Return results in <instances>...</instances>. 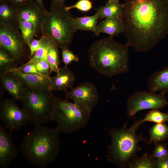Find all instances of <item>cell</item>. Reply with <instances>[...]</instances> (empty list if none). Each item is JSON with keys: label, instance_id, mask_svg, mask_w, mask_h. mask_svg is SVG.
Returning <instances> with one entry per match:
<instances>
[{"label": "cell", "instance_id": "6da1fadb", "mask_svg": "<svg viewBox=\"0 0 168 168\" xmlns=\"http://www.w3.org/2000/svg\"><path fill=\"white\" fill-rule=\"evenodd\" d=\"M124 4L127 46L146 52L168 34V0H125Z\"/></svg>", "mask_w": 168, "mask_h": 168}, {"label": "cell", "instance_id": "7a4b0ae2", "mask_svg": "<svg viewBox=\"0 0 168 168\" xmlns=\"http://www.w3.org/2000/svg\"><path fill=\"white\" fill-rule=\"evenodd\" d=\"M109 36L95 41L88 51L89 65L101 74L109 77L128 72V47Z\"/></svg>", "mask_w": 168, "mask_h": 168}, {"label": "cell", "instance_id": "3957f363", "mask_svg": "<svg viewBox=\"0 0 168 168\" xmlns=\"http://www.w3.org/2000/svg\"><path fill=\"white\" fill-rule=\"evenodd\" d=\"M59 134L56 128L35 126L24 137L20 147L21 152L32 165L44 168L54 161L57 156L60 148Z\"/></svg>", "mask_w": 168, "mask_h": 168}, {"label": "cell", "instance_id": "277c9868", "mask_svg": "<svg viewBox=\"0 0 168 168\" xmlns=\"http://www.w3.org/2000/svg\"><path fill=\"white\" fill-rule=\"evenodd\" d=\"M138 127L134 124L130 128L125 125L120 128L113 127L108 132L111 143L108 147L107 159L119 168L128 167L137 156L136 153L142 150L140 141L148 144L147 139L141 134L137 135Z\"/></svg>", "mask_w": 168, "mask_h": 168}, {"label": "cell", "instance_id": "5b68a950", "mask_svg": "<svg viewBox=\"0 0 168 168\" xmlns=\"http://www.w3.org/2000/svg\"><path fill=\"white\" fill-rule=\"evenodd\" d=\"M65 5H51L42 25V35L54 41L59 48L68 47L77 31L74 18Z\"/></svg>", "mask_w": 168, "mask_h": 168}, {"label": "cell", "instance_id": "8992f818", "mask_svg": "<svg viewBox=\"0 0 168 168\" xmlns=\"http://www.w3.org/2000/svg\"><path fill=\"white\" fill-rule=\"evenodd\" d=\"M52 91L42 88H26L21 101L29 123L42 125L52 120L55 97Z\"/></svg>", "mask_w": 168, "mask_h": 168}, {"label": "cell", "instance_id": "52a82bcc", "mask_svg": "<svg viewBox=\"0 0 168 168\" xmlns=\"http://www.w3.org/2000/svg\"><path fill=\"white\" fill-rule=\"evenodd\" d=\"M91 112L74 102L56 97L52 120L60 133L68 134L83 128L89 120Z\"/></svg>", "mask_w": 168, "mask_h": 168}, {"label": "cell", "instance_id": "ba28073f", "mask_svg": "<svg viewBox=\"0 0 168 168\" xmlns=\"http://www.w3.org/2000/svg\"><path fill=\"white\" fill-rule=\"evenodd\" d=\"M168 104L165 95L157 94L150 91L136 92L128 99L127 104V114L131 119L141 110H158L163 108Z\"/></svg>", "mask_w": 168, "mask_h": 168}, {"label": "cell", "instance_id": "9c48e42d", "mask_svg": "<svg viewBox=\"0 0 168 168\" xmlns=\"http://www.w3.org/2000/svg\"><path fill=\"white\" fill-rule=\"evenodd\" d=\"M0 46L18 61L24 57L29 47L25 42L19 27L0 26Z\"/></svg>", "mask_w": 168, "mask_h": 168}, {"label": "cell", "instance_id": "30bf717a", "mask_svg": "<svg viewBox=\"0 0 168 168\" xmlns=\"http://www.w3.org/2000/svg\"><path fill=\"white\" fill-rule=\"evenodd\" d=\"M0 118L5 128L12 132L29 123L26 112L17 105L13 99L5 100L2 102Z\"/></svg>", "mask_w": 168, "mask_h": 168}, {"label": "cell", "instance_id": "8fae6325", "mask_svg": "<svg viewBox=\"0 0 168 168\" xmlns=\"http://www.w3.org/2000/svg\"><path fill=\"white\" fill-rule=\"evenodd\" d=\"M66 100H71L73 102L91 112L97 105L99 95L95 85L86 82L80 84L66 93Z\"/></svg>", "mask_w": 168, "mask_h": 168}, {"label": "cell", "instance_id": "7c38bea8", "mask_svg": "<svg viewBox=\"0 0 168 168\" xmlns=\"http://www.w3.org/2000/svg\"><path fill=\"white\" fill-rule=\"evenodd\" d=\"M49 12L35 1L18 7L19 18L31 22L35 31V36L42 35V25Z\"/></svg>", "mask_w": 168, "mask_h": 168}, {"label": "cell", "instance_id": "4fadbf2b", "mask_svg": "<svg viewBox=\"0 0 168 168\" xmlns=\"http://www.w3.org/2000/svg\"><path fill=\"white\" fill-rule=\"evenodd\" d=\"M0 126V168H7L18 155V151L12 136V132Z\"/></svg>", "mask_w": 168, "mask_h": 168}, {"label": "cell", "instance_id": "5bb4252c", "mask_svg": "<svg viewBox=\"0 0 168 168\" xmlns=\"http://www.w3.org/2000/svg\"><path fill=\"white\" fill-rule=\"evenodd\" d=\"M5 71L10 72L16 76L27 87L42 88L52 90V83L50 76L25 73L16 68H10Z\"/></svg>", "mask_w": 168, "mask_h": 168}, {"label": "cell", "instance_id": "9a60e30c", "mask_svg": "<svg viewBox=\"0 0 168 168\" xmlns=\"http://www.w3.org/2000/svg\"><path fill=\"white\" fill-rule=\"evenodd\" d=\"M52 91L67 92L72 89L74 84L76 77L72 71L68 66L60 68L56 75L51 77Z\"/></svg>", "mask_w": 168, "mask_h": 168}, {"label": "cell", "instance_id": "2e32d148", "mask_svg": "<svg viewBox=\"0 0 168 168\" xmlns=\"http://www.w3.org/2000/svg\"><path fill=\"white\" fill-rule=\"evenodd\" d=\"M4 87L14 100L21 101L27 87L21 79L12 73L5 71L1 76Z\"/></svg>", "mask_w": 168, "mask_h": 168}, {"label": "cell", "instance_id": "e0dca14e", "mask_svg": "<svg viewBox=\"0 0 168 168\" xmlns=\"http://www.w3.org/2000/svg\"><path fill=\"white\" fill-rule=\"evenodd\" d=\"M19 19L18 7L6 0L0 2V26L19 27Z\"/></svg>", "mask_w": 168, "mask_h": 168}, {"label": "cell", "instance_id": "ac0fdd59", "mask_svg": "<svg viewBox=\"0 0 168 168\" xmlns=\"http://www.w3.org/2000/svg\"><path fill=\"white\" fill-rule=\"evenodd\" d=\"M124 26L122 17H115L106 18L98 25L95 35L101 33H105L114 37L124 33Z\"/></svg>", "mask_w": 168, "mask_h": 168}, {"label": "cell", "instance_id": "d6986e66", "mask_svg": "<svg viewBox=\"0 0 168 168\" xmlns=\"http://www.w3.org/2000/svg\"><path fill=\"white\" fill-rule=\"evenodd\" d=\"M149 91H157L165 95L168 92V66L153 73L149 78L148 85Z\"/></svg>", "mask_w": 168, "mask_h": 168}, {"label": "cell", "instance_id": "ffe728a7", "mask_svg": "<svg viewBox=\"0 0 168 168\" xmlns=\"http://www.w3.org/2000/svg\"><path fill=\"white\" fill-rule=\"evenodd\" d=\"M124 10V4L119 2L108 1L105 5L96 9V13L100 19L115 17H122Z\"/></svg>", "mask_w": 168, "mask_h": 168}, {"label": "cell", "instance_id": "44dd1931", "mask_svg": "<svg viewBox=\"0 0 168 168\" xmlns=\"http://www.w3.org/2000/svg\"><path fill=\"white\" fill-rule=\"evenodd\" d=\"M98 15L95 13L94 15L86 16L75 18V23L76 29L86 31L92 32L96 34L98 26Z\"/></svg>", "mask_w": 168, "mask_h": 168}, {"label": "cell", "instance_id": "7402d4cb", "mask_svg": "<svg viewBox=\"0 0 168 168\" xmlns=\"http://www.w3.org/2000/svg\"><path fill=\"white\" fill-rule=\"evenodd\" d=\"M148 144L159 143L168 138V126L165 123H155L149 131Z\"/></svg>", "mask_w": 168, "mask_h": 168}, {"label": "cell", "instance_id": "603a6c76", "mask_svg": "<svg viewBox=\"0 0 168 168\" xmlns=\"http://www.w3.org/2000/svg\"><path fill=\"white\" fill-rule=\"evenodd\" d=\"M49 46L47 54V60L50 67V73H57L59 68L60 63L58 48L56 43L49 39Z\"/></svg>", "mask_w": 168, "mask_h": 168}, {"label": "cell", "instance_id": "cb8c5ba5", "mask_svg": "<svg viewBox=\"0 0 168 168\" xmlns=\"http://www.w3.org/2000/svg\"><path fill=\"white\" fill-rule=\"evenodd\" d=\"M146 121L155 123H165L168 121V113H164L158 110H151L143 118L138 120H135L134 124L139 127Z\"/></svg>", "mask_w": 168, "mask_h": 168}, {"label": "cell", "instance_id": "d4e9b609", "mask_svg": "<svg viewBox=\"0 0 168 168\" xmlns=\"http://www.w3.org/2000/svg\"><path fill=\"white\" fill-rule=\"evenodd\" d=\"M154 158L152 154L146 152L141 157L137 156L129 163L130 168H155Z\"/></svg>", "mask_w": 168, "mask_h": 168}, {"label": "cell", "instance_id": "484cf974", "mask_svg": "<svg viewBox=\"0 0 168 168\" xmlns=\"http://www.w3.org/2000/svg\"><path fill=\"white\" fill-rule=\"evenodd\" d=\"M19 27L23 38L29 45L31 40L35 36V31L33 25L30 22L19 18Z\"/></svg>", "mask_w": 168, "mask_h": 168}, {"label": "cell", "instance_id": "4316f807", "mask_svg": "<svg viewBox=\"0 0 168 168\" xmlns=\"http://www.w3.org/2000/svg\"><path fill=\"white\" fill-rule=\"evenodd\" d=\"M42 43L33 57L26 63H35L40 60H47V54L49 46V39L44 36H41Z\"/></svg>", "mask_w": 168, "mask_h": 168}, {"label": "cell", "instance_id": "83f0119b", "mask_svg": "<svg viewBox=\"0 0 168 168\" xmlns=\"http://www.w3.org/2000/svg\"><path fill=\"white\" fill-rule=\"evenodd\" d=\"M62 59L65 66H68L73 62H77L79 61L78 57L74 54L68 47L61 48Z\"/></svg>", "mask_w": 168, "mask_h": 168}, {"label": "cell", "instance_id": "f1b7e54d", "mask_svg": "<svg viewBox=\"0 0 168 168\" xmlns=\"http://www.w3.org/2000/svg\"><path fill=\"white\" fill-rule=\"evenodd\" d=\"M0 66L2 68L10 66L16 61L5 49L0 46Z\"/></svg>", "mask_w": 168, "mask_h": 168}, {"label": "cell", "instance_id": "f546056e", "mask_svg": "<svg viewBox=\"0 0 168 168\" xmlns=\"http://www.w3.org/2000/svg\"><path fill=\"white\" fill-rule=\"evenodd\" d=\"M92 2L90 0H79L74 4L69 6H65L67 11L76 8L79 11L86 12L90 11L92 7Z\"/></svg>", "mask_w": 168, "mask_h": 168}, {"label": "cell", "instance_id": "4dcf8cb0", "mask_svg": "<svg viewBox=\"0 0 168 168\" xmlns=\"http://www.w3.org/2000/svg\"><path fill=\"white\" fill-rule=\"evenodd\" d=\"M155 147L152 154L154 158L160 159L168 154V149L165 143H157L155 144Z\"/></svg>", "mask_w": 168, "mask_h": 168}, {"label": "cell", "instance_id": "1f68e13d", "mask_svg": "<svg viewBox=\"0 0 168 168\" xmlns=\"http://www.w3.org/2000/svg\"><path fill=\"white\" fill-rule=\"evenodd\" d=\"M35 63L37 70L41 74L44 76H49L50 67L48 61L40 60Z\"/></svg>", "mask_w": 168, "mask_h": 168}, {"label": "cell", "instance_id": "d6a6232c", "mask_svg": "<svg viewBox=\"0 0 168 168\" xmlns=\"http://www.w3.org/2000/svg\"><path fill=\"white\" fill-rule=\"evenodd\" d=\"M18 68L25 73L42 75L37 70L35 63H26Z\"/></svg>", "mask_w": 168, "mask_h": 168}, {"label": "cell", "instance_id": "836d02e7", "mask_svg": "<svg viewBox=\"0 0 168 168\" xmlns=\"http://www.w3.org/2000/svg\"><path fill=\"white\" fill-rule=\"evenodd\" d=\"M42 43L41 37L39 40L33 39L28 45L30 50V58H31L40 46Z\"/></svg>", "mask_w": 168, "mask_h": 168}, {"label": "cell", "instance_id": "e575fe53", "mask_svg": "<svg viewBox=\"0 0 168 168\" xmlns=\"http://www.w3.org/2000/svg\"><path fill=\"white\" fill-rule=\"evenodd\" d=\"M154 164L155 168H168V154L160 159L155 158Z\"/></svg>", "mask_w": 168, "mask_h": 168}, {"label": "cell", "instance_id": "d590c367", "mask_svg": "<svg viewBox=\"0 0 168 168\" xmlns=\"http://www.w3.org/2000/svg\"><path fill=\"white\" fill-rule=\"evenodd\" d=\"M17 7L29 4L33 2V0H6Z\"/></svg>", "mask_w": 168, "mask_h": 168}, {"label": "cell", "instance_id": "8d00e7d4", "mask_svg": "<svg viewBox=\"0 0 168 168\" xmlns=\"http://www.w3.org/2000/svg\"><path fill=\"white\" fill-rule=\"evenodd\" d=\"M66 0H50L51 5H64V3Z\"/></svg>", "mask_w": 168, "mask_h": 168}, {"label": "cell", "instance_id": "74e56055", "mask_svg": "<svg viewBox=\"0 0 168 168\" xmlns=\"http://www.w3.org/2000/svg\"><path fill=\"white\" fill-rule=\"evenodd\" d=\"M36 1L42 5H44L43 0H36Z\"/></svg>", "mask_w": 168, "mask_h": 168}, {"label": "cell", "instance_id": "f35d334b", "mask_svg": "<svg viewBox=\"0 0 168 168\" xmlns=\"http://www.w3.org/2000/svg\"><path fill=\"white\" fill-rule=\"evenodd\" d=\"M120 0H108V1L111 2H119Z\"/></svg>", "mask_w": 168, "mask_h": 168}, {"label": "cell", "instance_id": "ab89813d", "mask_svg": "<svg viewBox=\"0 0 168 168\" xmlns=\"http://www.w3.org/2000/svg\"><path fill=\"white\" fill-rule=\"evenodd\" d=\"M3 0H0V2L2 1H3Z\"/></svg>", "mask_w": 168, "mask_h": 168}]
</instances>
